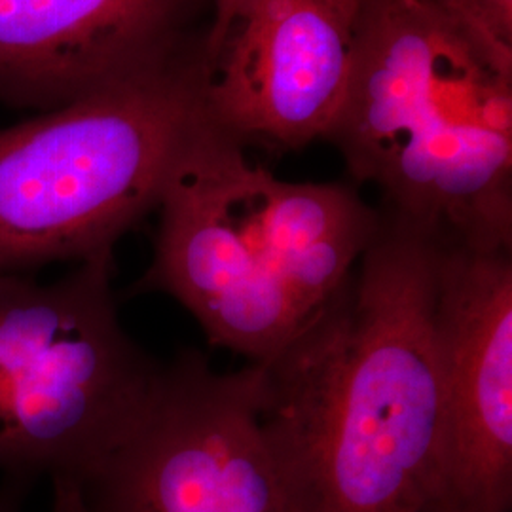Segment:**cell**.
<instances>
[{
  "mask_svg": "<svg viewBox=\"0 0 512 512\" xmlns=\"http://www.w3.org/2000/svg\"><path fill=\"white\" fill-rule=\"evenodd\" d=\"M31 486L4 478L0 484V512H21V505Z\"/></svg>",
  "mask_w": 512,
  "mask_h": 512,
  "instance_id": "obj_13",
  "label": "cell"
},
{
  "mask_svg": "<svg viewBox=\"0 0 512 512\" xmlns=\"http://www.w3.org/2000/svg\"><path fill=\"white\" fill-rule=\"evenodd\" d=\"M234 0H213V19L219 18V16H222L228 8H230V4H232Z\"/></svg>",
  "mask_w": 512,
  "mask_h": 512,
  "instance_id": "obj_14",
  "label": "cell"
},
{
  "mask_svg": "<svg viewBox=\"0 0 512 512\" xmlns=\"http://www.w3.org/2000/svg\"><path fill=\"white\" fill-rule=\"evenodd\" d=\"M52 488V512H90L78 484L71 478H55L52 480Z\"/></svg>",
  "mask_w": 512,
  "mask_h": 512,
  "instance_id": "obj_12",
  "label": "cell"
},
{
  "mask_svg": "<svg viewBox=\"0 0 512 512\" xmlns=\"http://www.w3.org/2000/svg\"><path fill=\"white\" fill-rule=\"evenodd\" d=\"M444 511L512 509V249L448 247L440 289Z\"/></svg>",
  "mask_w": 512,
  "mask_h": 512,
  "instance_id": "obj_8",
  "label": "cell"
},
{
  "mask_svg": "<svg viewBox=\"0 0 512 512\" xmlns=\"http://www.w3.org/2000/svg\"><path fill=\"white\" fill-rule=\"evenodd\" d=\"M384 217L450 247L512 249V78L421 0H365L329 137Z\"/></svg>",
  "mask_w": 512,
  "mask_h": 512,
  "instance_id": "obj_2",
  "label": "cell"
},
{
  "mask_svg": "<svg viewBox=\"0 0 512 512\" xmlns=\"http://www.w3.org/2000/svg\"><path fill=\"white\" fill-rule=\"evenodd\" d=\"M448 247L380 213L342 287L253 363L260 420L302 512L444 511Z\"/></svg>",
  "mask_w": 512,
  "mask_h": 512,
  "instance_id": "obj_1",
  "label": "cell"
},
{
  "mask_svg": "<svg viewBox=\"0 0 512 512\" xmlns=\"http://www.w3.org/2000/svg\"><path fill=\"white\" fill-rule=\"evenodd\" d=\"M202 0H0V101L65 107L192 42Z\"/></svg>",
  "mask_w": 512,
  "mask_h": 512,
  "instance_id": "obj_9",
  "label": "cell"
},
{
  "mask_svg": "<svg viewBox=\"0 0 512 512\" xmlns=\"http://www.w3.org/2000/svg\"><path fill=\"white\" fill-rule=\"evenodd\" d=\"M90 512H302L258 408L255 366L198 351L162 365L143 418L76 482Z\"/></svg>",
  "mask_w": 512,
  "mask_h": 512,
  "instance_id": "obj_5",
  "label": "cell"
},
{
  "mask_svg": "<svg viewBox=\"0 0 512 512\" xmlns=\"http://www.w3.org/2000/svg\"><path fill=\"white\" fill-rule=\"evenodd\" d=\"M249 190L275 277L311 319L357 266L380 213L349 186L287 183L258 165Z\"/></svg>",
  "mask_w": 512,
  "mask_h": 512,
  "instance_id": "obj_10",
  "label": "cell"
},
{
  "mask_svg": "<svg viewBox=\"0 0 512 512\" xmlns=\"http://www.w3.org/2000/svg\"><path fill=\"white\" fill-rule=\"evenodd\" d=\"M112 251L52 283L0 272V473L82 482L128 439L162 365L124 329Z\"/></svg>",
  "mask_w": 512,
  "mask_h": 512,
  "instance_id": "obj_4",
  "label": "cell"
},
{
  "mask_svg": "<svg viewBox=\"0 0 512 512\" xmlns=\"http://www.w3.org/2000/svg\"><path fill=\"white\" fill-rule=\"evenodd\" d=\"M365 0H234L203 35L205 107L239 143L327 139L348 97Z\"/></svg>",
  "mask_w": 512,
  "mask_h": 512,
  "instance_id": "obj_7",
  "label": "cell"
},
{
  "mask_svg": "<svg viewBox=\"0 0 512 512\" xmlns=\"http://www.w3.org/2000/svg\"><path fill=\"white\" fill-rule=\"evenodd\" d=\"M249 169L243 143L207 120L167 179L154 255L135 293L175 298L213 346L262 363L310 319L275 277Z\"/></svg>",
  "mask_w": 512,
  "mask_h": 512,
  "instance_id": "obj_6",
  "label": "cell"
},
{
  "mask_svg": "<svg viewBox=\"0 0 512 512\" xmlns=\"http://www.w3.org/2000/svg\"><path fill=\"white\" fill-rule=\"evenodd\" d=\"M475 46L497 73L512 78V0H421Z\"/></svg>",
  "mask_w": 512,
  "mask_h": 512,
  "instance_id": "obj_11",
  "label": "cell"
},
{
  "mask_svg": "<svg viewBox=\"0 0 512 512\" xmlns=\"http://www.w3.org/2000/svg\"><path fill=\"white\" fill-rule=\"evenodd\" d=\"M437 512H450V511H437Z\"/></svg>",
  "mask_w": 512,
  "mask_h": 512,
  "instance_id": "obj_15",
  "label": "cell"
},
{
  "mask_svg": "<svg viewBox=\"0 0 512 512\" xmlns=\"http://www.w3.org/2000/svg\"><path fill=\"white\" fill-rule=\"evenodd\" d=\"M203 38L73 103L0 129V272L114 251L158 209L209 120Z\"/></svg>",
  "mask_w": 512,
  "mask_h": 512,
  "instance_id": "obj_3",
  "label": "cell"
}]
</instances>
